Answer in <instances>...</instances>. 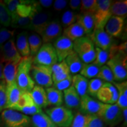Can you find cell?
Masks as SVG:
<instances>
[{
  "instance_id": "23",
  "label": "cell",
  "mask_w": 127,
  "mask_h": 127,
  "mask_svg": "<svg viewBox=\"0 0 127 127\" xmlns=\"http://www.w3.org/2000/svg\"><path fill=\"white\" fill-rule=\"evenodd\" d=\"M77 23L81 25L85 34L89 37L93 33L95 28V21L93 14L82 13L78 15Z\"/></svg>"
},
{
  "instance_id": "26",
  "label": "cell",
  "mask_w": 127,
  "mask_h": 127,
  "mask_svg": "<svg viewBox=\"0 0 127 127\" xmlns=\"http://www.w3.org/2000/svg\"><path fill=\"white\" fill-rule=\"evenodd\" d=\"M28 37V32L26 31L22 32L17 35L16 48L22 57H27L30 55Z\"/></svg>"
},
{
  "instance_id": "30",
  "label": "cell",
  "mask_w": 127,
  "mask_h": 127,
  "mask_svg": "<svg viewBox=\"0 0 127 127\" xmlns=\"http://www.w3.org/2000/svg\"><path fill=\"white\" fill-rule=\"evenodd\" d=\"M84 35L85 32L84 29L81 25L77 22L69 25L64 30L63 35L65 36L73 42L76 39L84 36Z\"/></svg>"
},
{
  "instance_id": "8",
  "label": "cell",
  "mask_w": 127,
  "mask_h": 127,
  "mask_svg": "<svg viewBox=\"0 0 127 127\" xmlns=\"http://www.w3.org/2000/svg\"><path fill=\"white\" fill-rule=\"evenodd\" d=\"M58 63L56 52L51 43L43 44L36 54L32 57L33 65L52 67Z\"/></svg>"
},
{
  "instance_id": "17",
  "label": "cell",
  "mask_w": 127,
  "mask_h": 127,
  "mask_svg": "<svg viewBox=\"0 0 127 127\" xmlns=\"http://www.w3.org/2000/svg\"><path fill=\"white\" fill-rule=\"evenodd\" d=\"M103 105V103L96 101L88 95L81 97L79 109L80 112L84 114L97 115Z\"/></svg>"
},
{
  "instance_id": "7",
  "label": "cell",
  "mask_w": 127,
  "mask_h": 127,
  "mask_svg": "<svg viewBox=\"0 0 127 127\" xmlns=\"http://www.w3.org/2000/svg\"><path fill=\"white\" fill-rule=\"evenodd\" d=\"M97 116L105 124L109 127L116 126L123 120L122 109L115 104H103Z\"/></svg>"
},
{
  "instance_id": "5",
  "label": "cell",
  "mask_w": 127,
  "mask_h": 127,
  "mask_svg": "<svg viewBox=\"0 0 127 127\" xmlns=\"http://www.w3.org/2000/svg\"><path fill=\"white\" fill-rule=\"evenodd\" d=\"M46 114L57 127H69L74 116L71 109L64 106L46 109Z\"/></svg>"
},
{
  "instance_id": "39",
  "label": "cell",
  "mask_w": 127,
  "mask_h": 127,
  "mask_svg": "<svg viewBox=\"0 0 127 127\" xmlns=\"http://www.w3.org/2000/svg\"><path fill=\"white\" fill-rule=\"evenodd\" d=\"M11 18L7 7L2 1H0V25L9 27L11 25Z\"/></svg>"
},
{
  "instance_id": "4",
  "label": "cell",
  "mask_w": 127,
  "mask_h": 127,
  "mask_svg": "<svg viewBox=\"0 0 127 127\" xmlns=\"http://www.w3.org/2000/svg\"><path fill=\"white\" fill-rule=\"evenodd\" d=\"M95 48L88 36H82L73 42V50L84 64L93 63L95 59Z\"/></svg>"
},
{
  "instance_id": "33",
  "label": "cell",
  "mask_w": 127,
  "mask_h": 127,
  "mask_svg": "<svg viewBox=\"0 0 127 127\" xmlns=\"http://www.w3.org/2000/svg\"><path fill=\"white\" fill-rule=\"evenodd\" d=\"M28 41L29 44L30 55L34 57L42 45V39L38 34H32L28 36Z\"/></svg>"
},
{
  "instance_id": "49",
  "label": "cell",
  "mask_w": 127,
  "mask_h": 127,
  "mask_svg": "<svg viewBox=\"0 0 127 127\" xmlns=\"http://www.w3.org/2000/svg\"><path fill=\"white\" fill-rule=\"evenodd\" d=\"M67 2V1H64V0H56L54 4V8L57 11L63 10L66 7Z\"/></svg>"
},
{
  "instance_id": "41",
  "label": "cell",
  "mask_w": 127,
  "mask_h": 127,
  "mask_svg": "<svg viewBox=\"0 0 127 127\" xmlns=\"http://www.w3.org/2000/svg\"><path fill=\"white\" fill-rule=\"evenodd\" d=\"M13 28H19L23 29H30V17H21L17 15L15 18L11 20V25Z\"/></svg>"
},
{
  "instance_id": "11",
  "label": "cell",
  "mask_w": 127,
  "mask_h": 127,
  "mask_svg": "<svg viewBox=\"0 0 127 127\" xmlns=\"http://www.w3.org/2000/svg\"><path fill=\"white\" fill-rule=\"evenodd\" d=\"M10 109L17 111L25 115H34L42 112V109L36 106L30 93H23L15 105Z\"/></svg>"
},
{
  "instance_id": "44",
  "label": "cell",
  "mask_w": 127,
  "mask_h": 127,
  "mask_svg": "<svg viewBox=\"0 0 127 127\" xmlns=\"http://www.w3.org/2000/svg\"><path fill=\"white\" fill-rule=\"evenodd\" d=\"M78 15L71 11H66L62 16L61 22L63 26L65 28L69 27V25L75 23L77 20Z\"/></svg>"
},
{
  "instance_id": "16",
  "label": "cell",
  "mask_w": 127,
  "mask_h": 127,
  "mask_svg": "<svg viewBox=\"0 0 127 127\" xmlns=\"http://www.w3.org/2000/svg\"><path fill=\"white\" fill-rule=\"evenodd\" d=\"M62 26L58 20L52 21L48 24L45 29L41 34L42 43H51L60 37L62 34Z\"/></svg>"
},
{
  "instance_id": "6",
  "label": "cell",
  "mask_w": 127,
  "mask_h": 127,
  "mask_svg": "<svg viewBox=\"0 0 127 127\" xmlns=\"http://www.w3.org/2000/svg\"><path fill=\"white\" fill-rule=\"evenodd\" d=\"M30 29L34 31L37 34L41 35L48 24L50 23V14L42 11L38 2L34 1L33 9L30 15Z\"/></svg>"
},
{
  "instance_id": "52",
  "label": "cell",
  "mask_w": 127,
  "mask_h": 127,
  "mask_svg": "<svg viewBox=\"0 0 127 127\" xmlns=\"http://www.w3.org/2000/svg\"><path fill=\"white\" fill-rule=\"evenodd\" d=\"M123 111V119L124 120V125L126 127L127 124V108L122 110Z\"/></svg>"
},
{
  "instance_id": "12",
  "label": "cell",
  "mask_w": 127,
  "mask_h": 127,
  "mask_svg": "<svg viewBox=\"0 0 127 127\" xmlns=\"http://www.w3.org/2000/svg\"><path fill=\"white\" fill-rule=\"evenodd\" d=\"M52 45L55 48L59 63L65 60L68 55L74 52L73 42L64 35L58 37Z\"/></svg>"
},
{
  "instance_id": "31",
  "label": "cell",
  "mask_w": 127,
  "mask_h": 127,
  "mask_svg": "<svg viewBox=\"0 0 127 127\" xmlns=\"http://www.w3.org/2000/svg\"><path fill=\"white\" fill-rule=\"evenodd\" d=\"M31 124L33 127H57L50 117L43 112L32 116Z\"/></svg>"
},
{
  "instance_id": "50",
  "label": "cell",
  "mask_w": 127,
  "mask_h": 127,
  "mask_svg": "<svg viewBox=\"0 0 127 127\" xmlns=\"http://www.w3.org/2000/svg\"><path fill=\"white\" fill-rule=\"evenodd\" d=\"M69 6L73 10H78L80 9L81 1L79 0H71L69 1Z\"/></svg>"
},
{
  "instance_id": "29",
  "label": "cell",
  "mask_w": 127,
  "mask_h": 127,
  "mask_svg": "<svg viewBox=\"0 0 127 127\" xmlns=\"http://www.w3.org/2000/svg\"><path fill=\"white\" fill-rule=\"evenodd\" d=\"M88 84V79L80 74H76L72 77V85L80 97L87 94Z\"/></svg>"
},
{
  "instance_id": "13",
  "label": "cell",
  "mask_w": 127,
  "mask_h": 127,
  "mask_svg": "<svg viewBox=\"0 0 127 127\" xmlns=\"http://www.w3.org/2000/svg\"><path fill=\"white\" fill-rule=\"evenodd\" d=\"M96 97L103 104H114L118 100V93L113 84L104 82L98 92Z\"/></svg>"
},
{
  "instance_id": "34",
  "label": "cell",
  "mask_w": 127,
  "mask_h": 127,
  "mask_svg": "<svg viewBox=\"0 0 127 127\" xmlns=\"http://www.w3.org/2000/svg\"><path fill=\"white\" fill-rule=\"evenodd\" d=\"M99 67L93 63L90 64H84L81 70L80 71V75L86 78L87 79H93L96 77L99 71Z\"/></svg>"
},
{
  "instance_id": "35",
  "label": "cell",
  "mask_w": 127,
  "mask_h": 127,
  "mask_svg": "<svg viewBox=\"0 0 127 127\" xmlns=\"http://www.w3.org/2000/svg\"><path fill=\"white\" fill-rule=\"evenodd\" d=\"M35 1H20L16 9L17 14L21 17H30L33 9Z\"/></svg>"
},
{
  "instance_id": "22",
  "label": "cell",
  "mask_w": 127,
  "mask_h": 127,
  "mask_svg": "<svg viewBox=\"0 0 127 127\" xmlns=\"http://www.w3.org/2000/svg\"><path fill=\"white\" fill-rule=\"evenodd\" d=\"M51 69L52 79L53 82L63 80L71 74L65 60L55 64L52 66Z\"/></svg>"
},
{
  "instance_id": "36",
  "label": "cell",
  "mask_w": 127,
  "mask_h": 127,
  "mask_svg": "<svg viewBox=\"0 0 127 127\" xmlns=\"http://www.w3.org/2000/svg\"><path fill=\"white\" fill-rule=\"evenodd\" d=\"M95 59L93 63L100 68L104 65L109 60V50H102L97 47L95 48Z\"/></svg>"
},
{
  "instance_id": "28",
  "label": "cell",
  "mask_w": 127,
  "mask_h": 127,
  "mask_svg": "<svg viewBox=\"0 0 127 127\" xmlns=\"http://www.w3.org/2000/svg\"><path fill=\"white\" fill-rule=\"evenodd\" d=\"M65 61L69 68L70 74L72 75H76L80 72L84 64L78 55L74 51L70 55H68L65 58Z\"/></svg>"
},
{
  "instance_id": "24",
  "label": "cell",
  "mask_w": 127,
  "mask_h": 127,
  "mask_svg": "<svg viewBox=\"0 0 127 127\" xmlns=\"http://www.w3.org/2000/svg\"><path fill=\"white\" fill-rule=\"evenodd\" d=\"M118 93V98L115 104L123 110L127 108V82L126 81L113 82Z\"/></svg>"
},
{
  "instance_id": "54",
  "label": "cell",
  "mask_w": 127,
  "mask_h": 127,
  "mask_svg": "<svg viewBox=\"0 0 127 127\" xmlns=\"http://www.w3.org/2000/svg\"><path fill=\"white\" fill-rule=\"evenodd\" d=\"M2 45H0V54H1V50H2Z\"/></svg>"
},
{
  "instance_id": "38",
  "label": "cell",
  "mask_w": 127,
  "mask_h": 127,
  "mask_svg": "<svg viewBox=\"0 0 127 127\" xmlns=\"http://www.w3.org/2000/svg\"><path fill=\"white\" fill-rule=\"evenodd\" d=\"M105 82L108 83H113L114 82V78L113 74L108 66L107 65H104L99 68V72H98L96 77Z\"/></svg>"
},
{
  "instance_id": "10",
  "label": "cell",
  "mask_w": 127,
  "mask_h": 127,
  "mask_svg": "<svg viewBox=\"0 0 127 127\" xmlns=\"http://www.w3.org/2000/svg\"><path fill=\"white\" fill-rule=\"evenodd\" d=\"M112 1L110 0H98L97 5L93 14L95 28L104 29L108 20L112 16L110 12V6Z\"/></svg>"
},
{
  "instance_id": "43",
  "label": "cell",
  "mask_w": 127,
  "mask_h": 127,
  "mask_svg": "<svg viewBox=\"0 0 127 127\" xmlns=\"http://www.w3.org/2000/svg\"><path fill=\"white\" fill-rule=\"evenodd\" d=\"M7 102V84L4 79L0 80V114L5 109Z\"/></svg>"
},
{
  "instance_id": "42",
  "label": "cell",
  "mask_w": 127,
  "mask_h": 127,
  "mask_svg": "<svg viewBox=\"0 0 127 127\" xmlns=\"http://www.w3.org/2000/svg\"><path fill=\"white\" fill-rule=\"evenodd\" d=\"M97 2L96 0H82L81 1L80 10L82 13H94Z\"/></svg>"
},
{
  "instance_id": "32",
  "label": "cell",
  "mask_w": 127,
  "mask_h": 127,
  "mask_svg": "<svg viewBox=\"0 0 127 127\" xmlns=\"http://www.w3.org/2000/svg\"><path fill=\"white\" fill-rule=\"evenodd\" d=\"M110 12L112 15L125 18L127 14V1H112L110 6Z\"/></svg>"
},
{
  "instance_id": "53",
  "label": "cell",
  "mask_w": 127,
  "mask_h": 127,
  "mask_svg": "<svg viewBox=\"0 0 127 127\" xmlns=\"http://www.w3.org/2000/svg\"><path fill=\"white\" fill-rule=\"evenodd\" d=\"M3 68H4V64L0 62V80L4 79L3 75Z\"/></svg>"
},
{
  "instance_id": "3",
  "label": "cell",
  "mask_w": 127,
  "mask_h": 127,
  "mask_svg": "<svg viewBox=\"0 0 127 127\" xmlns=\"http://www.w3.org/2000/svg\"><path fill=\"white\" fill-rule=\"evenodd\" d=\"M31 118L13 109H6L0 114V127H30Z\"/></svg>"
},
{
  "instance_id": "37",
  "label": "cell",
  "mask_w": 127,
  "mask_h": 127,
  "mask_svg": "<svg viewBox=\"0 0 127 127\" xmlns=\"http://www.w3.org/2000/svg\"><path fill=\"white\" fill-rule=\"evenodd\" d=\"M104 82H105L103 81L102 80L97 78L91 79L90 81H88L87 94L89 96L90 95L94 97H96L98 92L99 91V89L101 88Z\"/></svg>"
},
{
  "instance_id": "2",
  "label": "cell",
  "mask_w": 127,
  "mask_h": 127,
  "mask_svg": "<svg viewBox=\"0 0 127 127\" xmlns=\"http://www.w3.org/2000/svg\"><path fill=\"white\" fill-rule=\"evenodd\" d=\"M119 47V51L107 61V65L113 74L114 81L120 82L124 81L127 77L126 41L121 44Z\"/></svg>"
},
{
  "instance_id": "47",
  "label": "cell",
  "mask_w": 127,
  "mask_h": 127,
  "mask_svg": "<svg viewBox=\"0 0 127 127\" xmlns=\"http://www.w3.org/2000/svg\"><path fill=\"white\" fill-rule=\"evenodd\" d=\"M85 127H107V125L97 115H90Z\"/></svg>"
},
{
  "instance_id": "21",
  "label": "cell",
  "mask_w": 127,
  "mask_h": 127,
  "mask_svg": "<svg viewBox=\"0 0 127 127\" xmlns=\"http://www.w3.org/2000/svg\"><path fill=\"white\" fill-rule=\"evenodd\" d=\"M33 101L41 109L45 108L48 106L47 94L44 87L35 85L30 93Z\"/></svg>"
},
{
  "instance_id": "20",
  "label": "cell",
  "mask_w": 127,
  "mask_h": 127,
  "mask_svg": "<svg viewBox=\"0 0 127 127\" xmlns=\"http://www.w3.org/2000/svg\"><path fill=\"white\" fill-rule=\"evenodd\" d=\"M7 102L6 105V109H11L17 104L20 99L22 92L17 86L15 81L12 83L7 85Z\"/></svg>"
},
{
  "instance_id": "40",
  "label": "cell",
  "mask_w": 127,
  "mask_h": 127,
  "mask_svg": "<svg viewBox=\"0 0 127 127\" xmlns=\"http://www.w3.org/2000/svg\"><path fill=\"white\" fill-rule=\"evenodd\" d=\"M90 115L78 112L74 116L71 127H85L88 123Z\"/></svg>"
},
{
  "instance_id": "25",
  "label": "cell",
  "mask_w": 127,
  "mask_h": 127,
  "mask_svg": "<svg viewBox=\"0 0 127 127\" xmlns=\"http://www.w3.org/2000/svg\"><path fill=\"white\" fill-rule=\"evenodd\" d=\"M45 91L48 105H53L55 107L62 106L64 101L63 92L57 90L53 87L47 88Z\"/></svg>"
},
{
  "instance_id": "14",
  "label": "cell",
  "mask_w": 127,
  "mask_h": 127,
  "mask_svg": "<svg viewBox=\"0 0 127 127\" xmlns=\"http://www.w3.org/2000/svg\"><path fill=\"white\" fill-rule=\"evenodd\" d=\"M22 57L17 50L14 42V38H12L2 45L0 54V62L7 63L8 62L20 61Z\"/></svg>"
},
{
  "instance_id": "9",
  "label": "cell",
  "mask_w": 127,
  "mask_h": 127,
  "mask_svg": "<svg viewBox=\"0 0 127 127\" xmlns=\"http://www.w3.org/2000/svg\"><path fill=\"white\" fill-rule=\"evenodd\" d=\"M31 74L33 81L38 85L47 88L52 86V69L50 66L32 64Z\"/></svg>"
},
{
  "instance_id": "1",
  "label": "cell",
  "mask_w": 127,
  "mask_h": 127,
  "mask_svg": "<svg viewBox=\"0 0 127 127\" xmlns=\"http://www.w3.org/2000/svg\"><path fill=\"white\" fill-rule=\"evenodd\" d=\"M32 57L31 55L23 57L17 68L15 82L23 93H30L35 85V83L31 76Z\"/></svg>"
},
{
  "instance_id": "15",
  "label": "cell",
  "mask_w": 127,
  "mask_h": 127,
  "mask_svg": "<svg viewBox=\"0 0 127 127\" xmlns=\"http://www.w3.org/2000/svg\"><path fill=\"white\" fill-rule=\"evenodd\" d=\"M96 47L102 50H108L112 45L113 38L102 28H95L89 36Z\"/></svg>"
},
{
  "instance_id": "19",
  "label": "cell",
  "mask_w": 127,
  "mask_h": 127,
  "mask_svg": "<svg viewBox=\"0 0 127 127\" xmlns=\"http://www.w3.org/2000/svg\"><path fill=\"white\" fill-rule=\"evenodd\" d=\"M63 96L66 108L70 109L79 108L81 97L72 85L64 91Z\"/></svg>"
},
{
  "instance_id": "45",
  "label": "cell",
  "mask_w": 127,
  "mask_h": 127,
  "mask_svg": "<svg viewBox=\"0 0 127 127\" xmlns=\"http://www.w3.org/2000/svg\"><path fill=\"white\" fill-rule=\"evenodd\" d=\"M72 76L70 74L68 77L64 79L63 80L58 82H53L52 87H54L57 90L63 92L71 86V85H72Z\"/></svg>"
},
{
  "instance_id": "27",
  "label": "cell",
  "mask_w": 127,
  "mask_h": 127,
  "mask_svg": "<svg viewBox=\"0 0 127 127\" xmlns=\"http://www.w3.org/2000/svg\"><path fill=\"white\" fill-rule=\"evenodd\" d=\"M20 61L21 60L8 62L6 63L5 65L4 66L3 75H4V79L7 85H8L15 81L17 68Z\"/></svg>"
},
{
  "instance_id": "46",
  "label": "cell",
  "mask_w": 127,
  "mask_h": 127,
  "mask_svg": "<svg viewBox=\"0 0 127 127\" xmlns=\"http://www.w3.org/2000/svg\"><path fill=\"white\" fill-rule=\"evenodd\" d=\"M4 3L7 7L8 10L11 15V20L15 18L17 16L16 9L18 5L20 3V1L18 0H5Z\"/></svg>"
},
{
  "instance_id": "48",
  "label": "cell",
  "mask_w": 127,
  "mask_h": 127,
  "mask_svg": "<svg viewBox=\"0 0 127 127\" xmlns=\"http://www.w3.org/2000/svg\"><path fill=\"white\" fill-rule=\"evenodd\" d=\"M15 32L14 31L2 28L0 30V45H2L5 42L10 39L14 36Z\"/></svg>"
},
{
  "instance_id": "51",
  "label": "cell",
  "mask_w": 127,
  "mask_h": 127,
  "mask_svg": "<svg viewBox=\"0 0 127 127\" xmlns=\"http://www.w3.org/2000/svg\"><path fill=\"white\" fill-rule=\"evenodd\" d=\"M52 2H53V1L52 0H40L38 1L41 7L44 8H49L51 5Z\"/></svg>"
},
{
  "instance_id": "18",
  "label": "cell",
  "mask_w": 127,
  "mask_h": 127,
  "mask_svg": "<svg viewBox=\"0 0 127 127\" xmlns=\"http://www.w3.org/2000/svg\"><path fill=\"white\" fill-rule=\"evenodd\" d=\"M125 18L112 15L108 20L104 30L111 37L120 38L123 34Z\"/></svg>"
},
{
  "instance_id": "55",
  "label": "cell",
  "mask_w": 127,
  "mask_h": 127,
  "mask_svg": "<svg viewBox=\"0 0 127 127\" xmlns=\"http://www.w3.org/2000/svg\"><path fill=\"white\" fill-rule=\"evenodd\" d=\"M0 28H1V25H0Z\"/></svg>"
}]
</instances>
